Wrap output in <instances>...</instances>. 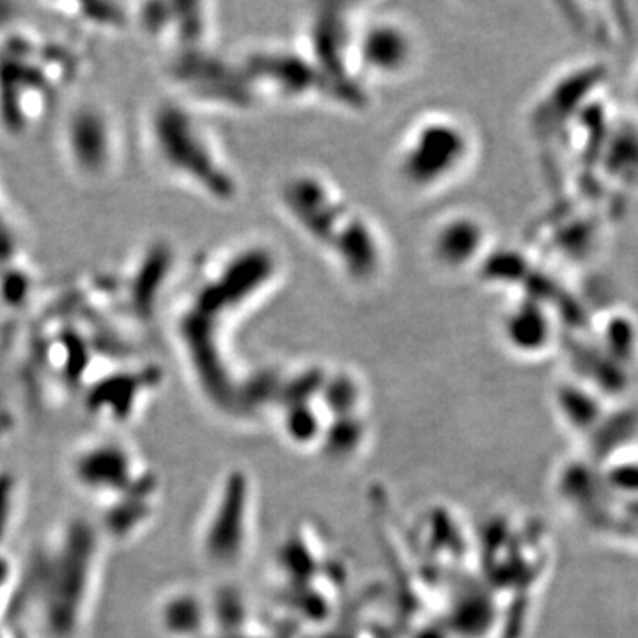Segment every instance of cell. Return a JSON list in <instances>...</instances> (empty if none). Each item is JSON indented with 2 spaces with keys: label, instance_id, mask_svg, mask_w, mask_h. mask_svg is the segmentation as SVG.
Masks as SVG:
<instances>
[{
  "label": "cell",
  "instance_id": "obj_1",
  "mask_svg": "<svg viewBox=\"0 0 638 638\" xmlns=\"http://www.w3.org/2000/svg\"><path fill=\"white\" fill-rule=\"evenodd\" d=\"M364 54L374 68L396 70L406 61L408 43L405 36L394 27H376L367 34Z\"/></svg>",
  "mask_w": 638,
  "mask_h": 638
},
{
  "label": "cell",
  "instance_id": "obj_2",
  "mask_svg": "<svg viewBox=\"0 0 638 638\" xmlns=\"http://www.w3.org/2000/svg\"><path fill=\"white\" fill-rule=\"evenodd\" d=\"M477 234L479 231L475 229V226L472 224H456V226H451L447 231L442 233L440 238H445V240H456V245H452L451 249L444 250L442 252V256L447 259V261H461V259H465L467 254H470L472 250L475 249V245H477Z\"/></svg>",
  "mask_w": 638,
  "mask_h": 638
}]
</instances>
